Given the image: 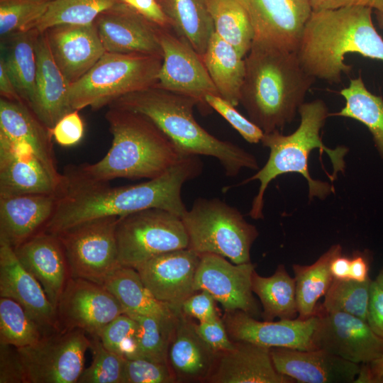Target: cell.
Segmentation results:
<instances>
[{
  "label": "cell",
  "instance_id": "cell-1",
  "mask_svg": "<svg viewBox=\"0 0 383 383\" xmlns=\"http://www.w3.org/2000/svg\"><path fill=\"white\" fill-rule=\"evenodd\" d=\"M199 156H188L162 175L146 182L121 187L96 182L79 174L73 165L67 167L56 193L55 211L43 231L56 234L91 219L123 216L158 208L180 217L187 211L182 189L202 172Z\"/></svg>",
  "mask_w": 383,
  "mask_h": 383
},
{
  "label": "cell",
  "instance_id": "cell-2",
  "mask_svg": "<svg viewBox=\"0 0 383 383\" xmlns=\"http://www.w3.org/2000/svg\"><path fill=\"white\" fill-rule=\"evenodd\" d=\"M245 62L240 104L250 120L264 133L292 122L316 79L296 52L253 41Z\"/></svg>",
  "mask_w": 383,
  "mask_h": 383
},
{
  "label": "cell",
  "instance_id": "cell-3",
  "mask_svg": "<svg viewBox=\"0 0 383 383\" xmlns=\"http://www.w3.org/2000/svg\"><path fill=\"white\" fill-rule=\"evenodd\" d=\"M372 10L348 6L312 11L296 50L304 70L315 79L340 83L352 66L345 56L356 53L383 62V38L372 22Z\"/></svg>",
  "mask_w": 383,
  "mask_h": 383
},
{
  "label": "cell",
  "instance_id": "cell-4",
  "mask_svg": "<svg viewBox=\"0 0 383 383\" xmlns=\"http://www.w3.org/2000/svg\"><path fill=\"white\" fill-rule=\"evenodd\" d=\"M112 143L106 155L93 164L73 165L82 176L96 182L116 178H157L185 156L147 116L109 106L105 114Z\"/></svg>",
  "mask_w": 383,
  "mask_h": 383
},
{
  "label": "cell",
  "instance_id": "cell-5",
  "mask_svg": "<svg viewBox=\"0 0 383 383\" xmlns=\"http://www.w3.org/2000/svg\"><path fill=\"white\" fill-rule=\"evenodd\" d=\"M198 104L193 98L155 84L126 94L108 107L147 116L185 156L215 157L228 177L237 176L243 168L257 170L258 163L252 154L231 142L218 139L198 123L193 113Z\"/></svg>",
  "mask_w": 383,
  "mask_h": 383
},
{
  "label": "cell",
  "instance_id": "cell-6",
  "mask_svg": "<svg viewBox=\"0 0 383 383\" xmlns=\"http://www.w3.org/2000/svg\"><path fill=\"white\" fill-rule=\"evenodd\" d=\"M300 123L291 134L284 135L279 131L264 133L261 140L263 146L270 149L269 158L265 165L254 175L245 179L240 184L258 180L260 187L254 197L249 215L254 219L263 218L264 195L269 184L277 177L290 172L301 174L309 184L310 199L316 196L324 199L333 189L327 182L313 179L309 172L308 160L313 149L326 152L330 157L333 167L334 175L343 172L344 156L348 149L338 147L330 149L323 145L320 132L329 116L328 107L321 99L304 103L298 111Z\"/></svg>",
  "mask_w": 383,
  "mask_h": 383
},
{
  "label": "cell",
  "instance_id": "cell-7",
  "mask_svg": "<svg viewBox=\"0 0 383 383\" xmlns=\"http://www.w3.org/2000/svg\"><path fill=\"white\" fill-rule=\"evenodd\" d=\"M162 56L105 52L69 91L72 110H98L117 99L155 85Z\"/></svg>",
  "mask_w": 383,
  "mask_h": 383
},
{
  "label": "cell",
  "instance_id": "cell-8",
  "mask_svg": "<svg viewBox=\"0 0 383 383\" xmlns=\"http://www.w3.org/2000/svg\"><path fill=\"white\" fill-rule=\"evenodd\" d=\"M188 248L212 253L235 264L250 262V249L259 233L235 207L217 198H199L181 217Z\"/></svg>",
  "mask_w": 383,
  "mask_h": 383
},
{
  "label": "cell",
  "instance_id": "cell-9",
  "mask_svg": "<svg viewBox=\"0 0 383 383\" xmlns=\"http://www.w3.org/2000/svg\"><path fill=\"white\" fill-rule=\"evenodd\" d=\"M116 236L119 265L134 269L154 256L189 246L182 218L158 208L119 217Z\"/></svg>",
  "mask_w": 383,
  "mask_h": 383
},
{
  "label": "cell",
  "instance_id": "cell-10",
  "mask_svg": "<svg viewBox=\"0 0 383 383\" xmlns=\"http://www.w3.org/2000/svg\"><path fill=\"white\" fill-rule=\"evenodd\" d=\"M81 329L45 334L33 345L16 348L24 383H75L84 365L90 338Z\"/></svg>",
  "mask_w": 383,
  "mask_h": 383
},
{
  "label": "cell",
  "instance_id": "cell-11",
  "mask_svg": "<svg viewBox=\"0 0 383 383\" xmlns=\"http://www.w3.org/2000/svg\"><path fill=\"white\" fill-rule=\"evenodd\" d=\"M118 216L84 221L55 235L63 248L71 277L103 284L120 267L116 229Z\"/></svg>",
  "mask_w": 383,
  "mask_h": 383
},
{
  "label": "cell",
  "instance_id": "cell-12",
  "mask_svg": "<svg viewBox=\"0 0 383 383\" xmlns=\"http://www.w3.org/2000/svg\"><path fill=\"white\" fill-rule=\"evenodd\" d=\"M162 63L156 84L160 88L196 99L207 106V95H218L202 57L170 29L159 28Z\"/></svg>",
  "mask_w": 383,
  "mask_h": 383
},
{
  "label": "cell",
  "instance_id": "cell-13",
  "mask_svg": "<svg viewBox=\"0 0 383 383\" xmlns=\"http://www.w3.org/2000/svg\"><path fill=\"white\" fill-rule=\"evenodd\" d=\"M124 313L117 299L103 285L70 277L56 306L59 330L78 328L89 335Z\"/></svg>",
  "mask_w": 383,
  "mask_h": 383
},
{
  "label": "cell",
  "instance_id": "cell-14",
  "mask_svg": "<svg viewBox=\"0 0 383 383\" xmlns=\"http://www.w3.org/2000/svg\"><path fill=\"white\" fill-rule=\"evenodd\" d=\"M255 270L251 262L235 264L216 254H201L194 288L209 293L226 311L240 310L255 317L260 313L252 290Z\"/></svg>",
  "mask_w": 383,
  "mask_h": 383
},
{
  "label": "cell",
  "instance_id": "cell-15",
  "mask_svg": "<svg viewBox=\"0 0 383 383\" xmlns=\"http://www.w3.org/2000/svg\"><path fill=\"white\" fill-rule=\"evenodd\" d=\"M316 349L360 365L371 362L383 354V339L367 321L346 313L326 312L321 307L316 309Z\"/></svg>",
  "mask_w": 383,
  "mask_h": 383
},
{
  "label": "cell",
  "instance_id": "cell-16",
  "mask_svg": "<svg viewBox=\"0 0 383 383\" xmlns=\"http://www.w3.org/2000/svg\"><path fill=\"white\" fill-rule=\"evenodd\" d=\"M246 11L255 42L296 52L312 9L308 0H235Z\"/></svg>",
  "mask_w": 383,
  "mask_h": 383
},
{
  "label": "cell",
  "instance_id": "cell-17",
  "mask_svg": "<svg viewBox=\"0 0 383 383\" xmlns=\"http://www.w3.org/2000/svg\"><path fill=\"white\" fill-rule=\"evenodd\" d=\"M200 257L183 248L154 256L135 270L158 301L179 311L182 303L196 292L194 284Z\"/></svg>",
  "mask_w": 383,
  "mask_h": 383
},
{
  "label": "cell",
  "instance_id": "cell-18",
  "mask_svg": "<svg viewBox=\"0 0 383 383\" xmlns=\"http://www.w3.org/2000/svg\"><path fill=\"white\" fill-rule=\"evenodd\" d=\"M233 341H245L272 348L300 350H315L313 335L317 314L306 319H279L260 321L240 310L226 311L222 318Z\"/></svg>",
  "mask_w": 383,
  "mask_h": 383
},
{
  "label": "cell",
  "instance_id": "cell-19",
  "mask_svg": "<svg viewBox=\"0 0 383 383\" xmlns=\"http://www.w3.org/2000/svg\"><path fill=\"white\" fill-rule=\"evenodd\" d=\"M0 296L18 302L43 335L59 330L56 309L43 287L18 260L13 248L0 240Z\"/></svg>",
  "mask_w": 383,
  "mask_h": 383
},
{
  "label": "cell",
  "instance_id": "cell-20",
  "mask_svg": "<svg viewBox=\"0 0 383 383\" xmlns=\"http://www.w3.org/2000/svg\"><path fill=\"white\" fill-rule=\"evenodd\" d=\"M94 23L106 52L162 56L160 27L123 1L101 13Z\"/></svg>",
  "mask_w": 383,
  "mask_h": 383
},
{
  "label": "cell",
  "instance_id": "cell-21",
  "mask_svg": "<svg viewBox=\"0 0 383 383\" xmlns=\"http://www.w3.org/2000/svg\"><path fill=\"white\" fill-rule=\"evenodd\" d=\"M43 33L55 63L70 85L84 75L106 52L94 22L56 25Z\"/></svg>",
  "mask_w": 383,
  "mask_h": 383
},
{
  "label": "cell",
  "instance_id": "cell-22",
  "mask_svg": "<svg viewBox=\"0 0 383 383\" xmlns=\"http://www.w3.org/2000/svg\"><path fill=\"white\" fill-rule=\"evenodd\" d=\"M270 353L275 369L300 383H353L360 367L321 349L272 348Z\"/></svg>",
  "mask_w": 383,
  "mask_h": 383
},
{
  "label": "cell",
  "instance_id": "cell-23",
  "mask_svg": "<svg viewBox=\"0 0 383 383\" xmlns=\"http://www.w3.org/2000/svg\"><path fill=\"white\" fill-rule=\"evenodd\" d=\"M59 184L29 147L0 134V196L56 194Z\"/></svg>",
  "mask_w": 383,
  "mask_h": 383
},
{
  "label": "cell",
  "instance_id": "cell-24",
  "mask_svg": "<svg viewBox=\"0 0 383 383\" xmlns=\"http://www.w3.org/2000/svg\"><path fill=\"white\" fill-rule=\"evenodd\" d=\"M208 383H294L279 373L270 348L245 341H233V348L217 354Z\"/></svg>",
  "mask_w": 383,
  "mask_h": 383
},
{
  "label": "cell",
  "instance_id": "cell-25",
  "mask_svg": "<svg viewBox=\"0 0 383 383\" xmlns=\"http://www.w3.org/2000/svg\"><path fill=\"white\" fill-rule=\"evenodd\" d=\"M13 250L23 266L40 282L56 309L70 277L67 258L57 235L41 231Z\"/></svg>",
  "mask_w": 383,
  "mask_h": 383
},
{
  "label": "cell",
  "instance_id": "cell-26",
  "mask_svg": "<svg viewBox=\"0 0 383 383\" xmlns=\"http://www.w3.org/2000/svg\"><path fill=\"white\" fill-rule=\"evenodd\" d=\"M182 311L170 333L167 361L177 382H206L217 354L196 332Z\"/></svg>",
  "mask_w": 383,
  "mask_h": 383
},
{
  "label": "cell",
  "instance_id": "cell-27",
  "mask_svg": "<svg viewBox=\"0 0 383 383\" xmlns=\"http://www.w3.org/2000/svg\"><path fill=\"white\" fill-rule=\"evenodd\" d=\"M57 200L56 194L0 196V240L15 248L43 231Z\"/></svg>",
  "mask_w": 383,
  "mask_h": 383
},
{
  "label": "cell",
  "instance_id": "cell-28",
  "mask_svg": "<svg viewBox=\"0 0 383 383\" xmlns=\"http://www.w3.org/2000/svg\"><path fill=\"white\" fill-rule=\"evenodd\" d=\"M35 52V93L30 109L51 130L65 115L74 111L69 101L70 84L55 63L43 33L37 37Z\"/></svg>",
  "mask_w": 383,
  "mask_h": 383
},
{
  "label": "cell",
  "instance_id": "cell-29",
  "mask_svg": "<svg viewBox=\"0 0 383 383\" xmlns=\"http://www.w3.org/2000/svg\"><path fill=\"white\" fill-rule=\"evenodd\" d=\"M0 134L29 147L60 184L62 175L57 168L51 130L26 103L1 98Z\"/></svg>",
  "mask_w": 383,
  "mask_h": 383
},
{
  "label": "cell",
  "instance_id": "cell-30",
  "mask_svg": "<svg viewBox=\"0 0 383 383\" xmlns=\"http://www.w3.org/2000/svg\"><path fill=\"white\" fill-rule=\"evenodd\" d=\"M103 285L126 311L154 317L165 324H173L179 311L158 301L143 282L138 271L120 266L104 280Z\"/></svg>",
  "mask_w": 383,
  "mask_h": 383
},
{
  "label": "cell",
  "instance_id": "cell-31",
  "mask_svg": "<svg viewBox=\"0 0 383 383\" xmlns=\"http://www.w3.org/2000/svg\"><path fill=\"white\" fill-rule=\"evenodd\" d=\"M39 33L33 28L1 38L0 62L4 64L19 95L29 108L35 93V43Z\"/></svg>",
  "mask_w": 383,
  "mask_h": 383
},
{
  "label": "cell",
  "instance_id": "cell-32",
  "mask_svg": "<svg viewBox=\"0 0 383 383\" xmlns=\"http://www.w3.org/2000/svg\"><path fill=\"white\" fill-rule=\"evenodd\" d=\"M202 59L219 96L238 106L245 75V58L214 32Z\"/></svg>",
  "mask_w": 383,
  "mask_h": 383
},
{
  "label": "cell",
  "instance_id": "cell-33",
  "mask_svg": "<svg viewBox=\"0 0 383 383\" xmlns=\"http://www.w3.org/2000/svg\"><path fill=\"white\" fill-rule=\"evenodd\" d=\"M172 24V30L201 57L215 32L208 0H156Z\"/></svg>",
  "mask_w": 383,
  "mask_h": 383
},
{
  "label": "cell",
  "instance_id": "cell-34",
  "mask_svg": "<svg viewBox=\"0 0 383 383\" xmlns=\"http://www.w3.org/2000/svg\"><path fill=\"white\" fill-rule=\"evenodd\" d=\"M252 290L260 299L264 321L298 317L295 279L288 274L284 265H279L270 277H262L255 270Z\"/></svg>",
  "mask_w": 383,
  "mask_h": 383
},
{
  "label": "cell",
  "instance_id": "cell-35",
  "mask_svg": "<svg viewBox=\"0 0 383 383\" xmlns=\"http://www.w3.org/2000/svg\"><path fill=\"white\" fill-rule=\"evenodd\" d=\"M341 252V245L335 244L310 265H293L297 318L304 320L316 315L318 301L325 296L333 279L331 262L335 255Z\"/></svg>",
  "mask_w": 383,
  "mask_h": 383
},
{
  "label": "cell",
  "instance_id": "cell-36",
  "mask_svg": "<svg viewBox=\"0 0 383 383\" xmlns=\"http://www.w3.org/2000/svg\"><path fill=\"white\" fill-rule=\"evenodd\" d=\"M340 95L345 99L344 107L329 116L355 119L364 124L371 133L378 152L383 158V98L370 91L360 74L351 79Z\"/></svg>",
  "mask_w": 383,
  "mask_h": 383
},
{
  "label": "cell",
  "instance_id": "cell-37",
  "mask_svg": "<svg viewBox=\"0 0 383 383\" xmlns=\"http://www.w3.org/2000/svg\"><path fill=\"white\" fill-rule=\"evenodd\" d=\"M215 33L243 58L254 40V30L245 9L235 0H208Z\"/></svg>",
  "mask_w": 383,
  "mask_h": 383
},
{
  "label": "cell",
  "instance_id": "cell-38",
  "mask_svg": "<svg viewBox=\"0 0 383 383\" xmlns=\"http://www.w3.org/2000/svg\"><path fill=\"white\" fill-rule=\"evenodd\" d=\"M122 0H52L34 28L43 33L60 24L85 25L93 23L103 11Z\"/></svg>",
  "mask_w": 383,
  "mask_h": 383
},
{
  "label": "cell",
  "instance_id": "cell-39",
  "mask_svg": "<svg viewBox=\"0 0 383 383\" xmlns=\"http://www.w3.org/2000/svg\"><path fill=\"white\" fill-rule=\"evenodd\" d=\"M372 280L336 279L325 294L321 308L326 312H342L367 321Z\"/></svg>",
  "mask_w": 383,
  "mask_h": 383
},
{
  "label": "cell",
  "instance_id": "cell-40",
  "mask_svg": "<svg viewBox=\"0 0 383 383\" xmlns=\"http://www.w3.org/2000/svg\"><path fill=\"white\" fill-rule=\"evenodd\" d=\"M43 335L41 328L18 302L0 298V343L22 348L35 344Z\"/></svg>",
  "mask_w": 383,
  "mask_h": 383
},
{
  "label": "cell",
  "instance_id": "cell-41",
  "mask_svg": "<svg viewBox=\"0 0 383 383\" xmlns=\"http://www.w3.org/2000/svg\"><path fill=\"white\" fill-rule=\"evenodd\" d=\"M124 313L138 323L136 341L139 358L167 364L169 338L175 322L167 325L152 316L128 311Z\"/></svg>",
  "mask_w": 383,
  "mask_h": 383
},
{
  "label": "cell",
  "instance_id": "cell-42",
  "mask_svg": "<svg viewBox=\"0 0 383 383\" xmlns=\"http://www.w3.org/2000/svg\"><path fill=\"white\" fill-rule=\"evenodd\" d=\"M49 4L46 0H0L1 38L34 28Z\"/></svg>",
  "mask_w": 383,
  "mask_h": 383
},
{
  "label": "cell",
  "instance_id": "cell-43",
  "mask_svg": "<svg viewBox=\"0 0 383 383\" xmlns=\"http://www.w3.org/2000/svg\"><path fill=\"white\" fill-rule=\"evenodd\" d=\"M92 362L77 383H124L126 358L106 348L97 335H90Z\"/></svg>",
  "mask_w": 383,
  "mask_h": 383
},
{
  "label": "cell",
  "instance_id": "cell-44",
  "mask_svg": "<svg viewBox=\"0 0 383 383\" xmlns=\"http://www.w3.org/2000/svg\"><path fill=\"white\" fill-rule=\"evenodd\" d=\"M137 322L121 313L97 334L104 346L126 359L139 358L136 341Z\"/></svg>",
  "mask_w": 383,
  "mask_h": 383
},
{
  "label": "cell",
  "instance_id": "cell-45",
  "mask_svg": "<svg viewBox=\"0 0 383 383\" xmlns=\"http://www.w3.org/2000/svg\"><path fill=\"white\" fill-rule=\"evenodd\" d=\"M177 382L168 364L145 358L126 359L124 383Z\"/></svg>",
  "mask_w": 383,
  "mask_h": 383
},
{
  "label": "cell",
  "instance_id": "cell-46",
  "mask_svg": "<svg viewBox=\"0 0 383 383\" xmlns=\"http://www.w3.org/2000/svg\"><path fill=\"white\" fill-rule=\"evenodd\" d=\"M206 105L219 113L250 143L261 142L264 132L250 120L243 116L235 106L218 95H207Z\"/></svg>",
  "mask_w": 383,
  "mask_h": 383
},
{
  "label": "cell",
  "instance_id": "cell-47",
  "mask_svg": "<svg viewBox=\"0 0 383 383\" xmlns=\"http://www.w3.org/2000/svg\"><path fill=\"white\" fill-rule=\"evenodd\" d=\"M199 336L215 353H219L233 348V341L230 338L222 318L218 316L206 321L194 324Z\"/></svg>",
  "mask_w": 383,
  "mask_h": 383
},
{
  "label": "cell",
  "instance_id": "cell-48",
  "mask_svg": "<svg viewBox=\"0 0 383 383\" xmlns=\"http://www.w3.org/2000/svg\"><path fill=\"white\" fill-rule=\"evenodd\" d=\"M55 142L63 147L77 144L83 138L84 122L79 111L74 110L65 115L51 129Z\"/></svg>",
  "mask_w": 383,
  "mask_h": 383
},
{
  "label": "cell",
  "instance_id": "cell-49",
  "mask_svg": "<svg viewBox=\"0 0 383 383\" xmlns=\"http://www.w3.org/2000/svg\"><path fill=\"white\" fill-rule=\"evenodd\" d=\"M216 300L207 292L197 291L188 297L182 304V312L189 318L201 321L212 320L218 316Z\"/></svg>",
  "mask_w": 383,
  "mask_h": 383
},
{
  "label": "cell",
  "instance_id": "cell-50",
  "mask_svg": "<svg viewBox=\"0 0 383 383\" xmlns=\"http://www.w3.org/2000/svg\"><path fill=\"white\" fill-rule=\"evenodd\" d=\"M0 383H24L16 348L0 343Z\"/></svg>",
  "mask_w": 383,
  "mask_h": 383
},
{
  "label": "cell",
  "instance_id": "cell-51",
  "mask_svg": "<svg viewBox=\"0 0 383 383\" xmlns=\"http://www.w3.org/2000/svg\"><path fill=\"white\" fill-rule=\"evenodd\" d=\"M157 26L172 30V24L156 0H122Z\"/></svg>",
  "mask_w": 383,
  "mask_h": 383
},
{
  "label": "cell",
  "instance_id": "cell-52",
  "mask_svg": "<svg viewBox=\"0 0 383 383\" xmlns=\"http://www.w3.org/2000/svg\"><path fill=\"white\" fill-rule=\"evenodd\" d=\"M367 322L375 334L383 339V289L375 280L371 284Z\"/></svg>",
  "mask_w": 383,
  "mask_h": 383
},
{
  "label": "cell",
  "instance_id": "cell-53",
  "mask_svg": "<svg viewBox=\"0 0 383 383\" xmlns=\"http://www.w3.org/2000/svg\"><path fill=\"white\" fill-rule=\"evenodd\" d=\"M312 11L331 10L348 6H365L383 14V0H308Z\"/></svg>",
  "mask_w": 383,
  "mask_h": 383
},
{
  "label": "cell",
  "instance_id": "cell-54",
  "mask_svg": "<svg viewBox=\"0 0 383 383\" xmlns=\"http://www.w3.org/2000/svg\"><path fill=\"white\" fill-rule=\"evenodd\" d=\"M369 260L366 255L356 251L350 257V277L357 282L369 279Z\"/></svg>",
  "mask_w": 383,
  "mask_h": 383
},
{
  "label": "cell",
  "instance_id": "cell-55",
  "mask_svg": "<svg viewBox=\"0 0 383 383\" xmlns=\"http://www.w3.org/2000/svg\"><path fill=\"white\" fill-rule=\"evenodd\" d=\"M0 94L1 98L24 102L1 62H0Z\"/></svg>",
  "mask_w": 383,
  "mask_h": 383
},
{
  "label": "cell",
  "instance_id": "cell-56",
  "mask_svg": "<svg viewBox=\"0 0 383 383\" xmlns=\"http://www.w3.org/2000/svg\"><path fill=\"white\" fill-rule=\"evenodd\" d=\"M350 257L343 255L342 252L335 255L331 262V272L333 279H349Z\"/></svg>",
  "mask_w": 383,
  "mask_h": 383
},
{
  "label": "cell",
  "instance_id": "cell-57",
  "mask_svg": "<svg viewBox=\"0 0 383 383\" xmlns=\"http://www.w3.org/2000/svg\"><path fill=\"white\" fill-rule=\"evenodd\" d=\"M377 379L370 362L360 365L359 372L353 383H376Z\"/></svg>",
  "mask_w": 383,
  "mask_h": 383
},
{
  "label": "cell",
  "instance_id": "cell-58",
  "mask_svg": "<svg viewBox=\"0 0 383 383\" xmlns=\"http://www.w3.org/2000/svg\"><path fill=\"white\" fill-rule=\"evenodd\" d=\"M377 382H383V354L370 362Z\"/></svg>",
  "mask_w": 383,
  "mask_h": 383
},
{
  "label": "cell",
  "instance_id": "cell-59",
  "mask_svg": "<svg viewBox=\"0 0 383 383\" xmlns=\"http://www.w3.org/2000/svg\"><path fill=\"white\" fill-rule=\"evenodd\" d=\"M375 281L379 285V287L383 289V269L379 272Z\"/></svg>",
  "mask_w": 383,
  "mask_h": 383
},
{
  "label": "cell",
  "instance_id": "cell-60",
  "mask_svg": "<svg viewBox=\"0 0 383 383\" xmlns=\"http://www.w3.org/2000/svg\"><path fill=\"white\" fill-rule=\"evenodd\" d=\"M377 13V20L380 28H383V14Z\"/></svg>",
  "mask_w": 383,
  "mask_h": 383
},
{
  "label": "cell",
  "instance_id": "cell-61",
  "mask_svg": "<svg viewBox=\"0 0 383 383\" xmlns=\"http://www.w3.org/2000/svg\"><path fill=\"white\" fill-rule=\"evenodd\" d=\"M46 1H52V0H46Z\"/></svg>",
  "mask_w": 383,
  "mask_h": 383
}]
</instances>
